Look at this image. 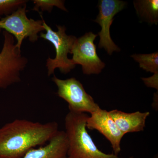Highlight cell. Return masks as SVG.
<instances>
[{
    "label": "cell",
    "mask_w": 158,
    "mask_h": 158,
    "mask_svg": "<svg viewBox=\"0 0 158 158\" xmlns=\"http://www.w3.org/2000/svg\"><path fill=\"white\" fill-rule=\"evenodd\" d=\"M27 0H0V16L12 14L20 7L27 5Z\"/></svg>",
    "instance_id": "obj_15"
},
{
    "label": "cell",
    "mask_w": 158,
    "mask_h": 158,
    "mask_svg": "<svg viewBox=\"0 0 158 158\" xmlns=\"http://www.w3.org/2000/svg\"><path fill=\"white\" fill-rule=\"evenodd\" d=\"M128 158H133V157H130Z\"/></svg>",
    "instance_id": "obj_17"
},
{
    "label": "cell",
    "mask_w": 158,
    "mask_h": 158,
    "mask_svg": "<svg viewBox=\"0 0 158 158\" xmlns=\"http://www.w3.org/2000/svg\"><path fill=\"white\" fill-rule=\"evenodd\" d=\"M109 113L117 127L125 135L144 131L146 119L150 114L149 112L142 113L140 111L127 113L117 110H111Z\"/></svg>",
    "instance_id": "obj_11"
},
{
    "label": "cell",
    "mask_w": 158,
    "mask_h": 158,
    "mask_svg": "<svg viewBox=\"0 0 158 158\" xmlns=\"http://www.w3.org/2000/svg\"><path fill=\"white\" fill-rule=\"evenodd\" d=\"M52 80L58 88L57 95L67 102L70 112L90 114L100 108L81 82L75 78L62 80L54 75Z\"/></svg>",
    "instance_id": "obj_6"
},
{
    "label": "cell",
    "mask_w": 158,
    "mask_h": 158,
    "mask_svg": "<svg viewBox=\"0 0 158 158\" xmlns=\"http://www.w3.org/2000/svg\"><path fill=\"white\" fill-rule=\"evenodd\" d=\"M131 57L138 62L140 68L153 74L158 73V52L148 54H134Z\"/></svg>",
    "instance_id": "obj_13"
},
{
    "label": "cell",
    "mask_w": 158,
    "mask_h": 158,
    "mask_svg": "<svg viewBox=\"0 0 158 158\" xmlns=\"http://www.w3.org/2000/svg\"><path fill=\"white\" fill-rule=\"evenodd\" d=\"M34 7L32 10L40 13L48 11L51 13L54 7H56L63 11H67L65 6V1L62 0H34Z\"/></svg>",
    "instance_id": "obj_14"
},
{
    "label": "cell",
    "mask_w": 158,
    "mask_h": 158,
    "mask_svg": "<svg viewBox=\"0 0 158 158\" xmlns=\"http://www.w3.org/2000/svg\"><path fill=\"white\" fill-rule=\"evenodd\" d=\"M136 13L141 19L151 24L158 23V0H139L134 1Z\"/></svg>",
    "instance_id": "obj_12"
},
{
    "label": "cell",
    "mask_w": 158,
    "mask_h": 158,
    "mask_svg": "<svg viewBox=\"0 0 158 158\" xmlns=\"http://www.w3.org/2000/svg\"><path fill=\"white\" fill-rule=\"evenodd\" d=\"M125 2L119 0H100L99 1V13L94 21L101 27L98 35L100 37L98 48H103L108 54L120 52V49L113 42L110 36V28L115 15L124 9Z\"/></svg>",
    "instance_id": "obj_8"
},
{
    "label": "cell",
    "mask_w": 158,
    "mask_h": 158,
    "mask_svg": "<svg viewBox=\"0 0 158 158\" xmlns=\"http://www.w3.org/2000/svg\"><path fill=\"white\" fill-rule=\"evenodd\" d=\"M86 127L87 129L98 131L110 141L113 154L118 156L121 150V141L125 135L117 127L109 112L100 107L88 116Z\"/></svg>",
    "instance_id": "obj_9"
},
{
    "label": "cell",
    "mask_w": 158,
    "mask_h": 158,
    "mask_svg": "<svg viewBox=\"0 0 158 158\" xmlns=\"http://www.w3.org/2000/svg\"><path fill=\"white\" fill-rule=\"evenodd\" d=\"M59 131L56 121L16 119L6 123L0 128V158H22L30 150L48 143Z\"/></svg>",
    "instance_id": "obj_1"
},
{
    "label": "cell",
    "mask_w": 158,
    "mask_h": 158,
    "mask_svg": "<svg viewBox=\"0 0 158 158\" xmlns=\"http://www.w3.org/2000/svg\"><path fill=\"white\" fill-rule=\"evenodd\" d=\"M67 149L65 131H59L45 145L30 150L22 158H67Z\"/></svg>",
    "instance_id": "obj_10"
},
{
    "label": "cell",
    "mask_w": 158,
    "mask_h": 158,
    "mask_svg": "<svg viewBox=\"0 0 158 158\" xmlns=\"http://www.w3.org/2000/svg\"><path fill=\"white\" fill-rule=\"evenodd\" d=\"M142 80L147 87L158 90V73L154 74L153 75L150 77L142 78Z\"/></svg>",
    "instance_id": "obj_16"
},
{
    "label": "cell",
    "mask_w": 158,
    "mask_h": 158,
    "mask_svg": "<svg viewBox=\"0 0 158 158\" xmlns=\"http://www.w3.org/2000/svg\"><path fill=\"white\" fill-rule=\"evenodd\" d=\"M98 36V34L90 32L77 38L71 51L74 64L81 65L85 74H98L106 66L98 57L94 44Z\"/></svg>",
    "instance_id": "obj_7"
},
{
    "label": "cell",
    "mask_w": 158,
    "mask_h": 158,
    "mask_svg": "<svg viewBox=\"0 0 158 158\" xmlns=\"http://www.w3.org/2000/svg\"><path fill=\"white\" fill-rule=\"evenodd\" d=\"M27 12V5H25L0 19V33L3 30L15 37L16 46L19 50L24 40L28 38L31 42H36L39 37L38 34L45 31L42 19H29Z\"/></svg>",
    "instance_id": "obj_5"
},
{
    "label": "cell",
    "mask_w": 158,
    "mask_h": 158,
    "mask_svg": "<svg viewBox=\"0 0 158 158\" xmlns=\"http://www.w3.org/2000/svg\"><path fill=\"white\" fill-rule=\"evenodd\" d=\"M43 26L46 33H40L39 37L51 43L56 50V57L54 59L49 57L47 59L46 66L48 76L54 74L55 69H59L60 72L66 74L75 67L72 59L68 57L77 37L66 34V27L64 26H57V31H54L46 23L41 15Z\"/></svg>",
    "instance_id": "obj_3"
},
{
    "label": "cell",
    "mask_w": 158,
    "mask_h": 158,
    "mask_svg": "<svg viewBox=\"0 0 158 158\" xmlns=\"http://www.w3.org/2000/svg\"><path fill=\"white\" fill-rule=\"evenodd\" d=\"M88 116L85 113L70 111L65 116L67 158H122L113 153L102 152L98 148L87 131L86 123Z\"/></svg>",
    "instance_id": "obj_2"
},
{
    "label": "cell",
    "mask_w": 158,
    "mask_h": 158,
    "mask_svg": "<svg viewBox=\"0 0 158 158\" xmlns=\"http://www.w3.org/2000/svg\"><path fill=\"white\" fill-rule=\"evenodd\" d=\"M3 35L4 41L0 52V91L21 81V73L28 62L16 47L13 36L6 31H3Z\"/></svg>",
    "instance_id": "obj_4"
}]
</instances>
